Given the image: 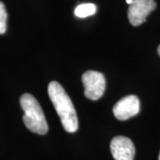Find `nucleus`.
<instances>
[{
    "label": "nucleus",
    "instance_id": "39448f33",
    "mask_svg": "<svg viewBox=\"0 0 160 160\" xmlns=\"http://www.w3.org/2000/svg\"><path fill=\"white\" fill-rule=\"evenodd\" d=\"M140 112V101L135 95L122 98L113 107V114L121 121L129 119Z\"/></svg>",
    "mask_w": 160,
    "mask_h": 160
},
{
    "label": "nucleus",
    "instance_id": "9b49d317",
    "mask_svg": "<svg viewBox=\"0 0 160 160\" xmlns=\"http://www.w3.org/2000/svg\"><path fill=\"white\" fill-rule=\"evenodd\" d=\"M158 160H160V153H159V156H158Z\"/></svg>",
    "mask_w": 160,
    "mask_h": 160
},
{
    "label": "nucleus",
    "instance_id": "20e7f679",
    "mask_svg": "<svg viewBox=\"0 0 160 160\" xmlns=\"http://www.w3.org/2000/svg\"><path fill=\"white\" fill-rule=\"evenodd\" d=\"M157 8L154 0H132L128 8V19L132 26H140Z\"/></svg>",
    "mask_w": 160,
    "mask_h": 160
},
{
    "label": "nucleus",
    "instance_id": "0eeeda50",
    "mask_svg": "<svg viewBox=\"0 0 160 160\" xmlns=\"http://www.w3.org/2000/svg\"><path fill=\"white\" fill-rule=\"evenodd\" d=\"M96 12V6L93 4H82L77 6L75 9V15L79 18H86L94 14Z\"/></svg>",
    "mask_w": 160,
    "mask_h": 160
},
{
    "label": "nucleus",
    "instance_id": "9d476101",
    "mask_svg": "<svg viewBox=\"0 0 160 160\" xmlns=\"http://www.w3.org/2000/svg\"><path fill=\"white\" fill-rule=\"evenodd\" d=\"M158 54L160 55V45H159V46L158 47Z\"/></svg>",
    "mask_w": 160,
    "mask_h": 160
},
{
    "label": "nucleus",
    "instance_id": "f257e3e1",
    "mask_svg": "<svg viewBox=\"0 0 160 160\" xmlns=\"http://www.w3.org/2000/svg\"><path fill=\"white\" fill-rule=\"evenodd\" d=\"M48 94L60 117L63 128L69 132L78 131V120L77 112L64 88L56 81H52L48 85Z\"/></svg>",
    "mask_w": 160,
    "mask_h": 160
},
{
    "label": "nucleus",
    "instance_id": "1a4fd4ad",
    "mask_svg": "<svg viewBox=\"0 0 160 160\" xmlns=\"http://www.w3.org/2000/svg\"><path fill=\"white\" fill-rule=\"evenodd\" d=\"M126 3L129 4V5H131L132 3V0H126Z\"/></svg>",
    "mask_w": 160,
    "mask_h": 160
},
{
    "label": "nucleus",
    "instance_id": "f03ea898",
    "mask_svg": "<svg viewBox=\"0 0 160 160\" xmlns=\"http://www.w3.org/2000/svg\"><path fill=\"white\" fill-rule=\"evenodd\" d=\"M20 103L24 111L22 120L26 127L35 133L46 134L48 132V125L37 99L29 93H24L21 97Z\"/></svg>",
    "mask_w": 160,
    "mask_h": 160
},
{
    "label": "nucleus",
    "instance_id": "6e6552de",
    "mask_svg": "<svg viewBox=\"0 0 160 160\" xmlns=\"http://www.w3.org/2000/svg\"><path fill=\"white\" fill-rule=\"evenodd\" d=\"M6 21H7V12H6V6L3 2H0V35L6 33Z\"/></svg>",
    "mask_w": 160,
    "mask_h": 160
},
{
    "label": "nucleus",
    "instance_id": "7ed1b4c3",
    "mask_svg": "<svg viewBox=\"0 0 160 160\" xmlns=\"http://www.w3.org/2000/svg\"><path fill=\"white\" fill-rule=\"evenodd\" d=\"M85 86V95L92 101H97L102 97L106 88V79L102 73L88 70L82 76Z\"/></svg>",
    "mask_w": 160,
    "mask_h": 160
},
{
    "label": "nucleus",
    "instance_id": "423d86ee",
    "mask_svg": "<svg viewBox=\"0 0 160 160\" xmlns=\"http://www.w3.org/2000/svg\"><path fill=\"white\" fill-rule=\"evenodd\" d=\"M110 151L115 160H133L135 147L129 138L116 136L110 142Z\"/></svg>",
    "mask_w": 160,
    "mask_h": 160
}]
</instances>
